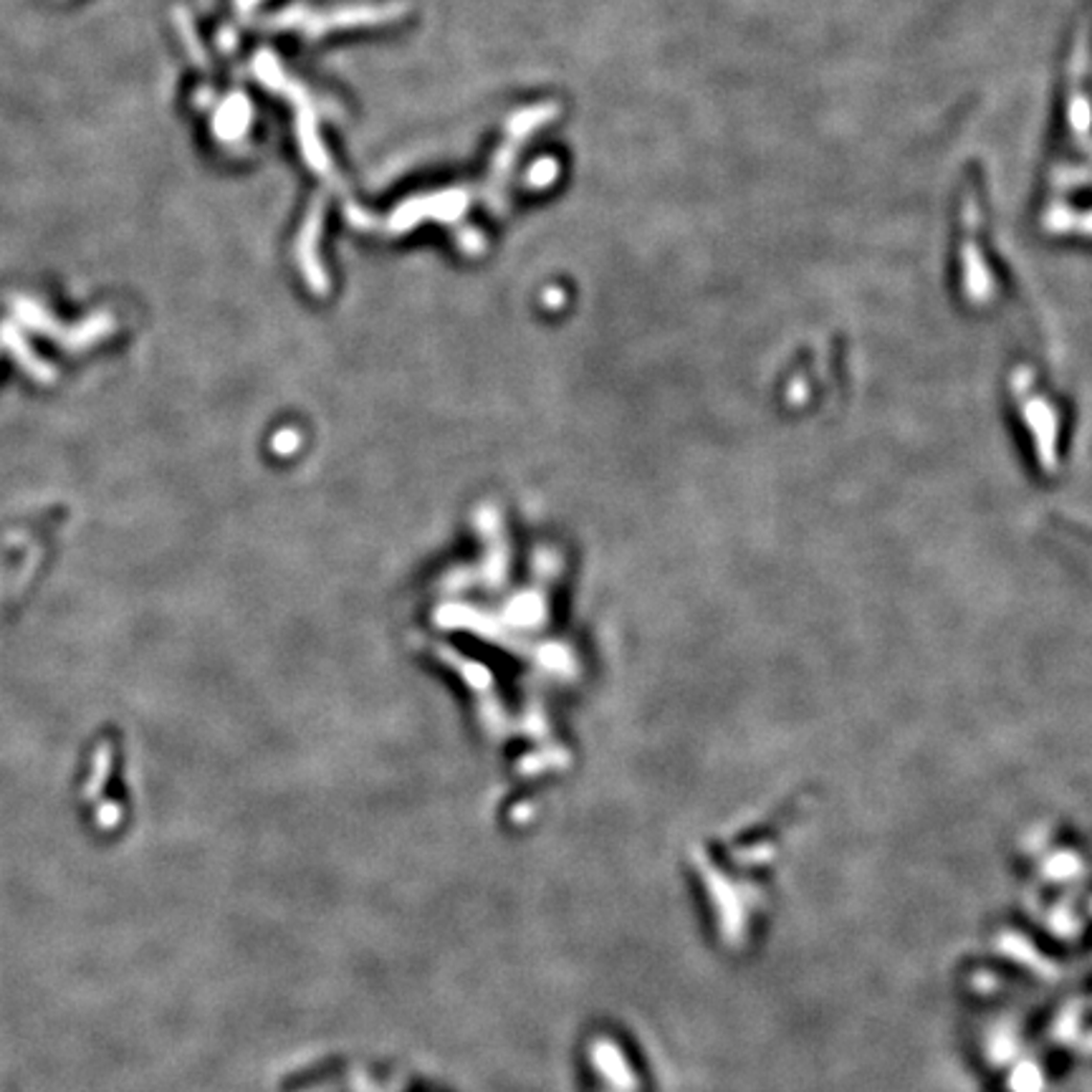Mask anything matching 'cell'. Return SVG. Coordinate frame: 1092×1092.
Segmentation results:
<instances>
[{"instance_id": "1", "label": "cell", "mask_w": 1092, "mask_h": 1092, "mask_svg": "<svg viewBox=\"0 0 1092 1092\" xmlns=\"http://www.w3.org/2000/svg\"><path fill=\"white\" fill-rule=\"evenodd\" d=\"M556 175V165L551 160H542L537 162L531 169V182L533 185H549L551 178Z\"/></svg>"}]
</instances>
